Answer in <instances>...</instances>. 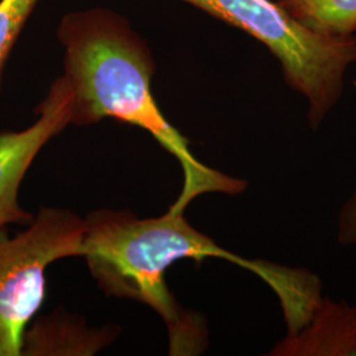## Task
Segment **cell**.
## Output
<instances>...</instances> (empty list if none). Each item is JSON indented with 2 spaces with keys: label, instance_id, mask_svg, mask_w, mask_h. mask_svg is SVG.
<instances>
[{
  "label": "cell",
  "instance_id": "5",
  "mask_svg": "<svg viewBox=\"0 0 356 356\" xmlns=\"http://www.w3.org/2000/svg\"><path fill=\"white\" fill-rule=\"evenodd\" d=\"M73 92L60 76L36 108L38 120L23 131L0 132V229L11 223H26L33 216L19 204V189L42 147L72 124Z\"/></svg>",
  "mask_w": 356,
  "mask_h": 356
},
{
  "label": "cell",
  "instance_id": "3",
  "mask_svg": "<svg viewBox=\"0 0 356 356\" xmlns=\"http://www.w3.org/2000/svg\"><path fill=\"white\" fill-rule=\"evenodd\" d=\"M235 26L267 47L279 61L285 83L307 102V120L317 131L341 101L354 63L351 38L314 32L277 0H179Z\"/></svg>",
  "mask_w": 356,
  "mask_h": 356
},
{
  "label": "cell",
  "instance_id": "10",
  "mask_svg": "<svg viewBox=\"0 0 356 356\" xmlns=\"http://www.w3.org/2000/svg\"><path fill=\"white\" fill-rule=\"evenodd\" d=\"M353 42H354V63H356V32L353 35Z\"/></svg>",
  "mask_w": 356,
  "mask_h": 356
},
{
  "label": "cell",
  "instance_id": "9",
  "mask_svg": "<svg viewBox=\"0 0 356 356\" xmlns=\"http://www.w3.org/2000/svg\"><path fill=\"white\" fill-rule=\"evenodd\" d=\"M337 236L341 244L356 248V188L339 213Z\"/></svg>",
  "mask_w": 356,
  "mask_h": 356
},
{
  "label": "cell",
  "instance_id": "2",
  "mask_svg": "<svg viewBox=\"0 0 356 356\" xmlns=\"http://www.w3.org/2000/svg\"><path fill=\"white\" fill-rule=\"evenodd\" d=\"M85 222L82 257L92 277L106 294L153 309L165 322L170 355H198L207 347L204 319L178 305L166 285V270L178 260L231 261L264 281L279 300L300 286L298 268L234 254L194 229L184 214L139 219L129 211L101 210Z\"/></svg>",
  "mask_w": 356,
  "mask_h": 356
},
{
  "label": "cell",
  "instance_id": "7",
  "mask_svg": "<svg viewBox=\"0 0 356 356\" xmlns=\"http://www.w3.org/2000/svg\"><path fill=\"white\" fill-rule=\"evenodd\" d=\"M298 22L331 38L356 32V0H277Z\"/></svg>",
  "mask_w": 356,
  "mask_h": 356
},
{
  "label": "cell",
  "instance_id": "8",
  "mask_svg": "<svg viewBox=\"0 0 356 356\" xmlns=\"http://www.w3.org/2000/svg\"><path fill=\"white\" fill-rule=\"evenodd\" d=\"M38 0H0V88L13 45Z\"/></svg>",
  "mask_w": 356,
  "mask_h": 356
},
{
  "label": "cell",
  "instance_id": "6",
  "mask_svg": "<svg viewBox=\"0 0 356 356\" xmlns=\"http://www.w3.org/2000/svg\"><path fill=\"white\" fill-rule=\"evenodd\" d=\"M269 356H356V305L322 296L305 326L285 337Z\"/></svg>",
  "mask_w": 356,
  "mask_h": 356
},
{
  "label": "cell",
  "instance_id": "1",
  "mask_svg": "<svg viewBox=\"0 0 356 356\" xmlns=\"http://www.w3.org/2000/svg\"><path fill=\"white\" fill-rule=\"evenodd\" d=\"M65 49L64 76L73 92L72 124L90 126L106 118L141 128L177 159L184 185L168 211L185 214L210 193L242 194L247 182L204 165L189 140L173 127L153 97L152 51L122 15L91 8L65 15L57 28Z\"/></svg>",
  "mask_w": 356,
  "mask_h": 356
},
{
  "label": "cell",
  "instance_id": "4",
  "mask_svg": "<svg viewBox=\"0 0 356 356\" xmlns=\"http://www.w3.org/2000/svg\"><path fill=\"white\" fill-rule=\"evenodd\" d=\"M0 229V356L23 355L26 327L42 305L47 269L82 257L85 219L45 207L15 238Z\"/></svg>",
  "mask_w": 356,
  "mask_h": 356
}]
</instances>
